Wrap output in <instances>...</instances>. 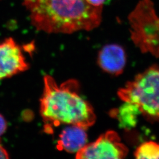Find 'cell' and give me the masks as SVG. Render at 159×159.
I'll return each instance as SVG.
<instances>
[{
    "label": "cell",
    "mask_w": 159,
    "mask_h": 159,
    "mask_svg": "<svg viewBox=\"0 0 159 159\" xmlns=\"http://www.w3.org/2000/svg\"><path fill=\"white\" fill-rule=\"evenodd\" d=\"M32 25L48 34L91 31L102 20V7L87 0H23Z\"/></svg>",
    "instance_id": "cell-1"
},
{
    "label": "cell",
    "mask_w": 159,
    "mask_h": 159,
    "mask_svg": "<svg viewBox=\"0 0 159 159\" xmlns=\"http://www.w3.org/2000/svg\"><path fill=\"white\" fill-rule=\"evenodd\" d=\"M79 89L75 80L58 85L50 75L44 76L40 111L46 131L60 125H77L87 129L94 124V110L80 94Z\"/></svg>",
    "instance_id": "cell-2"
},
{
    "label": "cell",
    "mask_w": 159,
    "mask_h": 159,
    "mask_svg": "<svg viewBox=\"0 0 159 159\" xmlns=\"http://www.w3.org/2000/svg\"><path fill=\"white\" fill-rule=\"evenodd\" d=\"M118 95L123 102L136 104L148 119L159 120V66H151L137 75L120 89Z\"/></svg>",
    "instance_id": "cell-3"
},
{
    "label": "cell",
    "mask_w": 159,
    "mask_h": 159,
    "mask_svg": "<svg viewBox=\"0 0 159 159\" xmlns=\"http://www.w3.org/2000/svg\"><path fill=\"white\" fill-rule=\"evenodd\" d=\"M131 38L142 52L159 57V16L152 0H140L128 17Z\"/></svg>",
    "instance_id": "cell-4"
},
{
    "label": "cell",
    "mask_w": 159,
    "mask_h": 159,
    "mask_svg": "<svg viewBox=\"0 0 159 159\" xmlns=\"http://www.w3.org/2000/svg\"><path fill=\"white\" fill-rule=\"evenodd\" d=\"M128 148L121 142L118 134L108 131L99 137L94 142L86 144L76 153L79 159H113L125 158Z\"/></svg>",
    "instance_id": "cell-5"
},
{
    "label": "cell",
    "mask_w": 159,
    "mask_h": 159,
    "mask_svg": "<svg viewBox=\"0 0 159 159\" xmlns=\"http://www.w3.org/2000/svg\"><path fill=\"white\" fill-rule=\"evenodd\" d=\"M29 68L20 46L12 38L0 43V80L11 77Z\"/></svg>",
    "instance_id": "cell-6"
},
{
    "label": "cell",
    "mask_w": 159,
    "mask_h": 159,
    "mask_svg": "<svg viewBox=\"0 0 159 159\" xmlns=\"http://www.w3.org/2000/svg\"><path fill=\"white\" fill-rule=\"evenodd\" d=\"M126 55L123 48L117 44L104 46L98 53V64L109 74L118 75L125 67Z\"/></svg>",
    "instance_id": "cell-7"
},
{
    "label": "cell",
    "mask_w": 159,
    "mask_h": 159,
    "mask_svg": "<svg viewBox=\"0 0 159 159\" xmlns=\"http://www.w3.org/2000/svg\"><path fill=\"white\" fill-rule=\"evenodd\" d=\"M87 129L77 125H70L60 134L58 148L68 153H77L87 144Z\"/></svg>",
    "instance_id": "cell-8"
},
{
    "label": "cell",
    "mask_w": 159,
    "mask_h": 159,
    "mask_svg": "<svg viewBox=\"0 0 159 159\" xmlns=\"http://www.w3.org/2000/svg\"><path fill=\"white\" fill-rule=\"evenodd\" d=\"M111 113L119 121L120 127L125 130H130L137 125L138 116L141 112L136 104L125 102L119 108L114 109Z\"/></svg>",
    "instance_id": "cell-9"
},
{
    "label": "cell",
    "mask_w": 159,
    "mask_h": 159,
    "mask_svg": "<svg viewBox=\"0 0 159 159\" xmlns=\"http://www.w3.org/2000/svg\"><path fill=\"white\" fill-rule=\"evenodd\" d=\"M134 156L137 159H159V143L148 142L137 148Z\"/></svg>",
    "instance_id": "cell-10"
},
{
    "label": "cell",
    "mask_w": 159,
    "mask_h": 159,
    "mask_svg": "<svg viewBox=\"0 0 159 159\" xmlns=\"http://www.w3.org/2000/svg\"><path fill=\"white\" fill-rule=\"evenodd\" d=\"M7 127V125L6 120L1 114H0V136L5 133Z\"/></svg>",
    "instance_id": "cell-11"
},
{
    "label": "cell",
    "mask_w": 159,
    "mask_h": 159,
    "mask_svg": "<svg viewBox=\"0 0 159 159\" xmlns=\"http://www.w3.org/2000/svg\"><path fill=\"white\" fill-rule=\"evenodd\" d=\"M91 6L96 7H102L105 3L106 0H87Z\"/></svg>",
    "instance_id": "cell-12"
},
{
    "label": "cell",
    "mask_w": 159,
    "mask_h": 159,
    "mask_svg": "<svg viewBox=\"0 0 159 159\" xmlns=\"http://www.w3.org/2000/svg\"><path fill=\"white\" fill-rule=\"evenodd\" d=\"M9 155L6 149L0 144V159H8Z\"/></svg>",
    "instance_id": "cell-13"
}]
</instances>
